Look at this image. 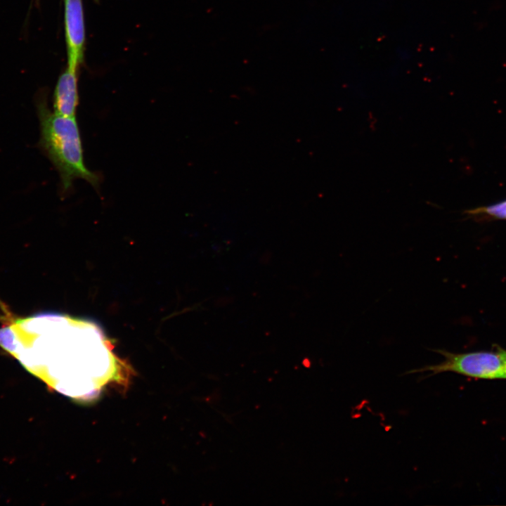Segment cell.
I'll use <instances>...</instances> for the list:
<instances>
[{"mask_svg": "<svg viewBox=\"0 0 506 506\" xmlns=\"http://www.w3.org/2000/svg\"><path fill=\"white\" fill-rule=\"evenodd\" d=\"M6 326L5 336L13 356L21 349L34 350L41 358L75 373L105 372L119 362L111 341L89 320L43 313L15 319Z\"/></svg>", "mask_w": 506, "mask_h": 506, "instance_id": "1", "label": "cell"}, {"mask_svg": "<svg viewBox=\"0 0 506 506\" xmlns=\"http://www.w3.org/2000/svg\"><path fill=\"white\" fill-rule=\"evenodd\" d=\"M40 121V146L58 171L61 194L70 193L77 179L98 189L100 176L89 170L84 161L81 135L75 117L51 112L44 97L37 101Z\"/></svg>", "mask_w": 506, "mask_h": 506, "instance_id": "2", "label": "cell"}, {"mask_svg": "<svg viewBox=\"0 0 506 506\" xmlns=\"http://www.w3.org/2000/svg\"><path fill=\"white\" fill-rule=\"evenodd\" d=\"M443 357L437 364L424 365L410 370L406 374L429 372L427 377L450 372L474 379H506L505 365L499 346L495 351H472L453 353L444 349H432Z\"/></svg>", "mask_w": 506, "mask_h": 506, "instance_id": "3", "label": "cell"}, {"mask_svg": "<svg viewBox=\"0 0 506 506\" xmlns=\"http://www.w3.org/2000/svg\"><path fill=\"white\" fill-rule=\"evenodd\" d=\"M65 25L68 67L77 72L83 59L85 30L82 0H65Z\"/></svg>", "mask_w": 506, "mask_h": 506, "instance_id": "4", "label": "cell"}, {"mask_svg": "<svg viewBox=\"0 0 506 506\" xmlns=\"http://www.w3.org/2000/svg\"><path fill=\"white\" fill-rule=\"evenodd\" d=\"M77 72L67 69L59 77L53 95L55 113L75 117L79 104Z\"/></svg>", "mask_w": 506, "mask_h": 506, "instance_id": "5", "label": "cell"}, {"mask_svg": "<svg viewBox=\"0 0 506 506\" xmlns=\"http://www.w3.org/2000/svg\"><path fill=\"white\" fill-rule=\"evenodd\" d=\"M469 214H484L498 219H506V200L487 207L467 211Z\"/></svg>", "mask_w": 506, "mask_h": 506, "instance_id": "6", "label": "cell"}, {"mask_svg": "<svg viewBox=\"0 0 506 506\" xmlns=\"http://www.w3.org/2000/svg\"><path fill=\"white\" fill-rule=\"evenodd\" d=\"M501 353L503 356L504 360H505V372H506V350L503 349L502 348L500 347Z\"/></svg>", "mask_w": 506, "mask_h": 506, "instance_id": "7", "label": "cell"}]
</instances>
